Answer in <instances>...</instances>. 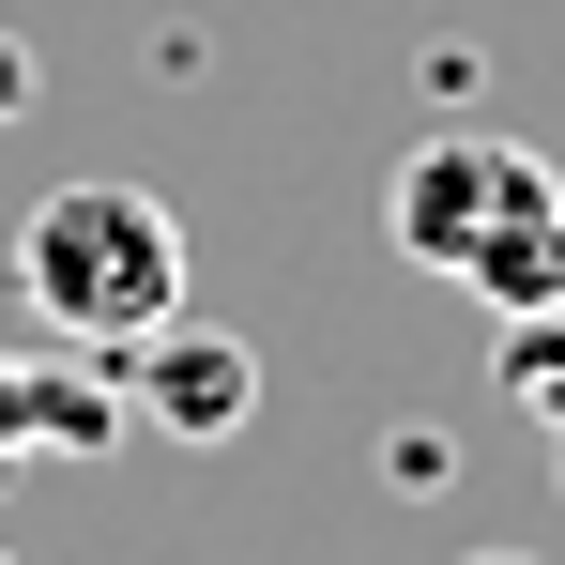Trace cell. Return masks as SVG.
I'll return each mask as SVG.
<instances>
[{
    "label": "cell",
    "mask_w": 565,
    "mask_h": 565,
    "mask_svg": "<svg viewBox=\"0 0 565 565\" xmlns=\"http://www.w3.org/2000/svg\"><path fill=\"white\" fill-rule=\"evenodd\" d=\"M504 397H520V413H535V428L565 444V306H535V321H504Z\"/></svg>",
    "instance_id": "cell-5"
},
{
    "label": "cell",
    "mask_w": 565,
    "mask_h": 565,
    "mask_svg": "<svg viewBox=\"0 0 565 565\" xmlns=\"http://www.w3.org/2000/svg\"><path fill=\"white\" fill-rule=\"evenodd\" d=\"M122 428H138V413H122L107 352H62V367L0 352V459H107Z\"/></svg>",
    "instance_id": "cell-4"
},
{
    "label": "cell",
    "mask_w": 565,
    "mask_h": 565,
    "mask_svg": "<svg viewBox=\"0 0 565 565\" xmlns=\"http://www.w3.org/2000/svg\"><path fill=\"white\" fill-rule=\"evenodd\" d=\"M15 306L62 352H138L153 321H184V214L153 184H62L15 214Z\"/></svg>",
    "instance_id": "cell-2"
},
{
    "label": "cell",
    "mask_w": 565,
    "mask_h": 565,
    "mask_svg": "<svg viewBox=\"0 0 565 565\" xmlns=\"http://www.w3.org/2000/svg\"><path fill=\"white\" fill-rule=\"evenodd\" d=\"M551 459H565V444H551Z\"/></svg>",
    "instance_id": "cell-8"
},
{
    "label": "cell",
    "mask_w": 565,
    "mask_h": 565,
    "mask_svg": "<svg viewBox=\"0 0 565 565\" xmlns=\"http://www.w3.org/2000/svg\"><path fill=\"white\" fill-rule=\"evenodd\" d=\"M382 230H397V260L459 276L473 306H504V321L565 306V184L520 138H413L397 184H382Z\"/></svg>",
    "instance_id": "cell-1"
},
{
    "label": "cell",
    "mask_w": 565,
    "mask_h": 565,
    "mask_svg": "<svg viewBox=\"0 0 565 565\" xmlns=\"http://www.w3.org/2000/svg\"><path fill=\"white\" fill-rule=\"evenodd\" d=\"M459 565H535V551H459Z\"/></svg>",
    "instance_id": "cell-7"
},
{
    "label": "cell",
    "mask_w": 565,
    "mask_h": 565,
    "mask_svg": "<svg viewBox=\"0 0 565 565\" xmlns=\"http://www.w3.org/2000/svg\"><path fill=\"white\" fill-rule=\"evenodd\" d=\"M107 382H122V413L169 428V444H230V428L260 413V352L214 337V321H153L138 352H107Z\"/></svg>",
    "instance_id": "cell-3"
},
{
    "label": "cell",
    "mask_w": 565,
    "mask_h": 565,
    "mask_svg": "<svg viewBox=\"0 0 565 565\" xmlns=\"http://www.w3.org/2000/svg\"><path fill=\"white\" fill-rule=\"evenodd\" d=\"M0 107H31V46L15 31H0Z\"/></svg>",
    "instance_id": "cell-6"
}]
</instances>
